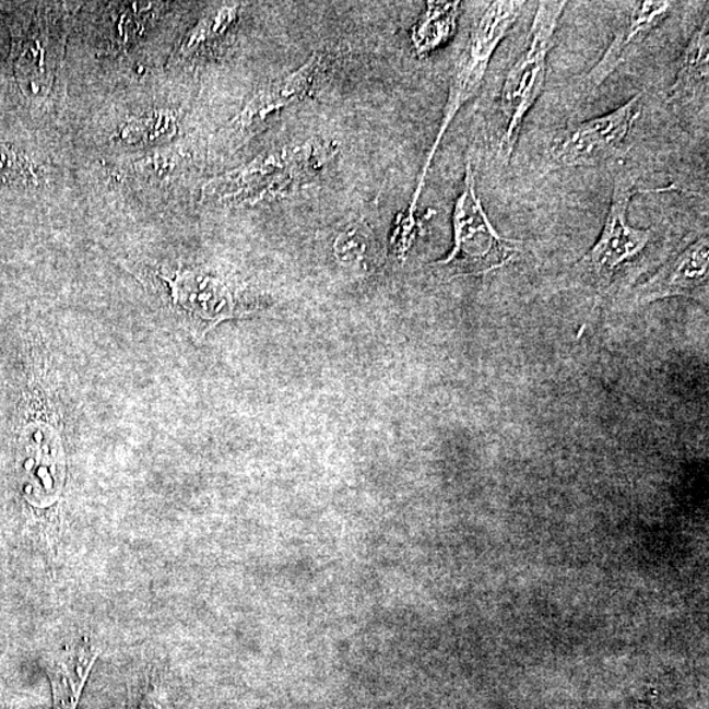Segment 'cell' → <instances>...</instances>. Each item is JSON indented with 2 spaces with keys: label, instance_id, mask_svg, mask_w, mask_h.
I'll return each instance as SVG.
<instances>
[{
  "label": "cell",
  "instance_id": "6da1fadb",
  "mask_svg": "<svg viewBox=\"0 0 709 709\" xmlns=\"http://www.w3.org/2000/svg\"><path fill=\"white\" fill-rule=\"evenodd\" d=\"M338 152L336 142L324 139L275 149L208 181L203 198L217 203L257 205L292 197L314 186L333 164Z\"/></svg>",
  "mask_w": 709,
  "mask_h": 709
},
{
  "label": "cell",
  "instance_id": "7a4b0ae2",
  "mask_svg": "<svg viewBox=\"0 0 709 709\" xmlns=\"http://www.w3.org/2000/svg\"><path fill=\"white\" fill-rule=\"evenodd\" d=\"M525 2L518 0H496V2L484 3L480 15L474 19L470 36L461 50L452 74L450 94L445 107L444 119H441L437 139L428 152L425 165L422 167L418 181H416L413 199L410 201L409 210L403 216L401 229L412 233L415 225L416 206H418L423 188H425L427 174L430 172L435 155L444 141L448 128L451 127L454 117L468 102L476 96L483 86L487 68L494 54L507 35L518 22Z\"/></svg>",
  "mask_w": 709,
  "mask_h": 709
},
{
  "label": "cell",
  "instance_id": "3957f363",
  "mask_svg": "<svg viewBox=\"0 0 709 709\" xmlns=\"http://www.w3.org/2000/svg\"><path fill=\"white\" fill-rule=\"evenodd\" d=\"M566 5L568 3L556 0L537 4L525 49L505 76L498 108V158L504 165L510 164L525 117L543 93L550 55Z\"/></svg>",
  "mask_w": 709,
  "mask_h": 709
},
{
  "label": "cell",
  "instance_id": "277c9868",
  "mask_svg": "<svg viewBox=\"0 0 709 709\" xmlns=\"http://www.w3.org/2000/svg\"><path fill=\"white\" fill-rule=\"evenodd\" d=\"M453 249L435 270L450 277L483 276L504 269L522 250L520 240L507 239L497 232L481 200L476 175L468 159L463 188L454 203Z\"/></svg>",
  "mask_w": 709,
  "mask_h": 709
},
{
  "label": "cell",
  "instance_id": "5b68a950",
  "mask_svg": "<svg viewBox=\"0 0 709 709\" xmlns=\"http://www.w3.org/2000/svg\"><path fill=\"white\" fill-rule=\"evenodd\" d=\"M635 178L626 167L615 174L613 199L601 237L571 269L570 276L578 284L593 287L598 294L606 291L622 267L641 256L653 239L652 229H639L629 224L628 210L636 193Z\"/></svg>",
  "mask_w": 709,
  "mask_h": 709
},
{
  "label": "cell",
  "instance_id": "8992f818",
  "mask_svg": "<svg viewBox=\"0 0 709 709\" xmlns=\"http://www.w3.org/2000/svg\"><path fill=\"white\" fill-rule=\"evenodd\" d=\"M642 99L643 93L636 94L613 113L564 129L550 149L553 170L621 161L627 152L629 134L642 114Z\"/></svg>",
  "mask_w": 709,
  "mask_h": 709
},
{
  "label": "cell",
  "instance_id": "52a82bcc",
  "mask_svg": "<svg viewBox=\"0 0 709 709\" xmlns=\"http://www.w3.org/2000/svg\"><path fill=\"white\" fill-rule=\"evenodd\" d=\"M333 61L328 51H315L300 68L259 90L233 120L234 128L250 133L282 110L314 97L329 76Z\"/></svg>",
  "mask_w": 709,
  "mask_h": 709
},
{
  "label": "cell",
  "instance_id": "ba28073f",
  "mask_svg": "<svg viewBox=\"0 0 709 709\" xmlns=\"http://www.w3.org/2000/svg\"><path fill=\"white\" fill-rule=\"evenodd\" d=\"M708 280L709 239L706 233L675 253L652 277L636 287L634 303L643 305L678 296L705 300Z\"/></svg>",
  "mask_w": 709,
  "mask_h": 709
},
{
  "label": "cell",
  "instance_id": "9c48e42d",
  "mask_svg": "<svg viewBox=\"0 0 709 709\" xmlns=\"http://www.w3.org/2000/svg\"><path fill=\"white\" fill-rule=\"evenodd\" d=\"M623 4L626 5V14L622 17L619 27L601 60L584 76V90L595 91L603 86L604 82L628 62L647 37L665 21L674 5L673 2H665V0L660 2L642 0V2Z\"/></svg>",
  "mask_w": 709,
  "mask_h": 709
},
{
  "label": "cell",
  "instance_id": "30bf717a",
  "mask_svg": "<svg viewBox=\"0 0 709 709\" xmlns=\"http://www.w3.org/2000/svg\"><path fill=\"white\" fill-rule=\"evenodd\" d=\"M102 650L90 637L69 643L49 661L54 709H76L84 686Z\"/></svg>",
  "mask_w": 709,
  "mask_h": 709
},
{
  "label": "cell",
  "instance_id": "8fae6325",
  "mask_svg": "<svg viewBox=\"0 0 709 709\" xmlns=\"http://www.w3.org/2000/svg\"><path fill=\"white\" fill-rule=\"evenodd\" d=\"M175 303L206 320L231 317L233 298L229 289L218 279L203 273H178L172 280Z\"/></svg>",
  "mask_w": 709,
  "mask_h": 709
},
{
  "label": "cell",
  "instance_id": "7c38bea8",
  "mask_svg": "<svg viewBox=\"0 0 709 709\" xmlns=\"http://www.w3.org/2000/svg\"><path fill=\"white\" fill-rule=\"evenodd\" d=\"M709 19L689 38L683 50L675 82L670 87L669 103L688 104L708 94Z\"/></svg>",
  "mask_w": 709,
  "mask_h": 709
},
{
  "label": "cell",
  "instance_id": "4fadbf2b",
  "mask_svg": "<svg viewBox=\"0 0 709 709\" xmlns=\"http://www.w3.org/2000/svg\"><path fill=\"white\" fill-rule=\"evenodd\" d=\"M460 2H427L425 12L414 24L412 43L420 57L432 55L454 35Z\"/></svg>",
  "mask_w": 709,
  "mask_h": 709
},
{
  "label": "cell",
  "instance_id": "5bb4252c",
  "mask_svg": "<svg viewBox=\"0 0 709 709\" xmlns=\"http://www.w3.org/2000/svg\"><path fill=\"white\" fill-rule=\"evenodd\" d=\"M177 132L178 122L174 113L155 109L123 123L115 139L129 145H153L174 139Z\"/></svg>",
  "mask_w": 709,
  "mask_h": 709
},
{
  "label": "cell",
  "instance_id": "9a60e30c",
  "mask_svg": "<svg viewBox=\"0 0 709 709\" xmlns=\"http://www.w3.org/2000/svg\"><path fill=\"white\" fill-rule=\"evenodd\" d=\"M238 11V5H224V8L213 11L212 14L201 19L197 27L190 32V35L181 45V56L193 55L194 51L223 38L227 31L236 24Z\"/></svg>",
  "mask_w": 709,
  "mask_h": 709
},
{
  "label": "cell",
  "instance_id": "2e32d148",
  "mask_svg": "<svg viewBox=\"0 0 709 709\" xmlns=\"http://www.w3.org/2000/svg\"><path fill=\"white\" fill-rule=\"evenodd\" d=\"M130 709H174L170 693L157 670H146L137 682Z\"/></svg>",
  "mask_w": 709,
  "mask_h": 709
},
{
  "label": "cell",
  "instance_id": "e0dca14e",
  "mask_svg": "<svg viewBox=\"0 0 709 709\" xmlns=\"http://www.w3.org/2000/svg\"><path fill=\"white\" fill-rule=\"evenodd\" d=\"M36 181L34 162L15 146L0 142V185L27 186Z\"/></svg>",
  "mask_w": 709,
  "mask_h": 709
},
{
  "label": "cell",
  "instance_id": "ac0fdd59",
  "mask_svg": "<svg viewBox=\"0 0 709 709\" xmlns=\"http://www.w3.org/2000/svg\"><path fill=\"white\" fill-rule=\"evenodd\" d=\"M373 250V234L362 221L350 224L347 229L340 234L335 243L336 256L344 262H362V260L369 257Z\"/></svg>",
  "mask_w": 709,
  "mask_h": 709
},
{
  "label": "cell",
  "instance_id": "d6986e66",
  "mask_svg": "<svg viewBox=\"0 0 709 709\" xmlns=\"http://www.w3.org/2000/svg\"><path fill=\"white\" fill-rule=\"evenodd\" d=\"M0 709H14V707L8 700L0 698Z\"/></svg>",
  "mask_w": 709,
  "mask_h": 709
}]
</instances>
